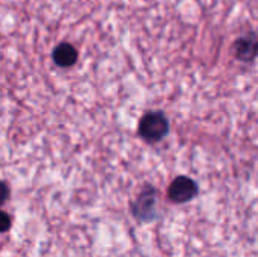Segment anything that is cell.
<instances>
[{"label": "cell", "instance_id": "1", "mask_svg": "<svg viewBox=\"0 0 258 257\" xmlns=\"http://www.w3.org/2000/svg\"><path fill=\"white\" fill-rule=\"evenodd\" d=\"M169 132V121L160 111L147 112L139 121V135L148 142L162 141Z\"/></svg>", "mask_w": 258, "mask_h": 257}, {"label": "cell", "instance_id": "2", "mask_svg": "<svg viewBox=\"0 0 258 257\" xmlns=\"http://www.w3.org/2000/svg\"><path fill=\"white\" fill-rule=\"evenodd\" d=\"M198 195V185L187 176L177 177L168 188V197L174 203H187Z\"/></svg>", "mask_w": 258, "mask_h": 257}, {"label": "cell", "instance_id": "3", "mask_svg": "<svg viewBox=\"0 0 258 257\" xmlns=\"http://www.w3.org/2000/svg\"><path fill=\"white\" fill-rule=\"evenodd\" d=\"M132 212L139 221H151L156 217V191L147 186L132 204Z\"/></svg>", "mask_w": 258, "mask_h": 257}, {"label": "cell", "instance_id": "4", "mask_svg": "<svg viewBox=\"0 0 258 257\" xmlns=\"http://www.w3.org/2000/svg\"><path fill=\"white\" fill-rule=\"evenodd\" d=\"M234 56L245 64H251L258 58V33L249 32L236 39L233 45Z\"/></svg>", "mask_w": 258, "mask_h": 257}, {"label": "cell", "instance_id": "5", "mask_svg": "<svg viewBox=\"0 0 258 257\" xmlns=\"http://www.w3.org/2000/svg\"><path fill=\"white\" fill-rule=\"evenodd\" d=\"M77 59H79V53L76 47L71 45L70 42H62L56 45L53 50V61L57 67H62V68L73 67L77 62Z\"/></svg>", "mask_w": 258, "mask_h": 257}, {"label": "cell", "instance_id": "6", "mask_svg": "<svg viewBox=\"0 0 258 257\" xmlns=\"http://www.w3.org/2000/svg\"><path fill=\"white\" fill-rule=\"evenodd\" d=\"M9 226H11V220H9V217H8V214H2V232H6L8 229H9Z\"/></svg>", "mask_w": 258, "mask_h": 257}, {"label": "cell", "instance_id": "7", "mask_svg": "<svg viewBox=\"0 0 258 257\" xmlns=\"http://www.w3.org/2000/svg\"><path fill=\"white\" fill-rule=\"evenodd\" d=\"M8 194H9V191H8V185H6V183H3V201H6V200H8Z\"/></svg>", "mask_w": 258, "mask_h": 257}]
</instances>
